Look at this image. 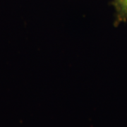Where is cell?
<instances>
[{"label": "cell", "instance_id": "1", "mask_svg": "<svg viewBox=\"0 0 127 127\" xmlns=\"http://www.w3.org/2000/svg\"><path fill=\"white\" fill-rule=\"evenodd\" d=\"M112 4L115 10L114 26L117 27L127 21V0H112Z\"/></svg>", "mask_w": 127, "mask_h": 127}]
</instances>
